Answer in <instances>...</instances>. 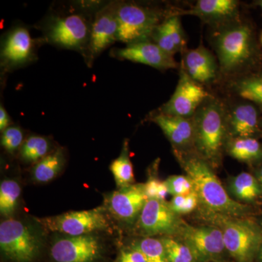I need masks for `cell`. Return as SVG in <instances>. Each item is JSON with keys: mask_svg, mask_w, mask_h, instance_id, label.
Here are the masks:
<instances>
[{"mask_svg": "<svg viewBox=\"0 0 262 262\" xmlns=\"http://www.w3.org/2000/svg\"><path fill=\"white\" fill-rule=\"evenodd\" d=\"M64 162V155L61 149L50 152L33 167V179L39 183L51 182L61 171Z\"/></svg>", "mask_w": 262, "mask_h": 262, "instance_id": "cell-23", "label": "cell"}, {"mask_svg": "<svg viewBox=\"0 0 262 262\" xmlns=\"http://www.w3.org/2000/svg\"><path fill=\"white\" fill-rule=\"evenodd\" d=\"M229 189L237 201L245 203L256 201L262 193L261 184L256 177L246 172L234 177L229 183Z\"/></svg>", "mask_w": 262, "mask_h": 262, "instance_id": "cell-22", "label": "cell"}, {"mask_svg": "<svg viewBox=\"0 0 262 262\" xmlns=\"http://www.w3.org/2000/svg\"><path fill=\"white\" fill-rule=\"evenodd\" d=\"M51 143L43 136H32L24 141L20 146L22 159L28 163H37L49 155Z\"/></svg>", "mask_w": 262, "mask_h": 262, "instance_id": "cell-26", "label": "cell"}, {"mask_svg": "<svg viewBox=\"0 0 262 262\" xmlns=\"http://www.w3.org/2000/svg\"><path fill=\"white\" fill-rule=\"evenodd\" d=\"M118 4L111 3L96 14L91 32V51L97 56L117 39Z\"/></svg>", "mask_w": 262, "mask_h": 262, "instance_id": "cell-15", "label": "cell"}, {"mask_svg": "<svg viewBox=\"0 0 262 262\" xmlns=\"http://www.w3.org/2000/svg\"><path fill=\"white\" fill-rule=\"evenodd\" d=\"M105 208L88 211H71L63 214L38 219L42 227L51 232L68 236L91 234L96 231L105 230L110 227Z\"/></svg>", "mask_w": 262, "mask_h": 262, "instance_id": "cell-7", "label": "cell"}, {"mask_svg": "<svg viewBox=\"0 0 262 262\" xmlns=\"http://www.w3.org/2000/svg\"><path fill=\"white\" fill-rule=\"evenodd\" d=\"M33 51V40L27 29L18 27L5 40L2 56L5 61L18 65L28 61Z\"/></svg>", "mask_w": 262, "mask_h": 262, "instance_id": "cell-20", "label": "cell"}, {"mask_svg": "<svg viewBox=\"0 0 262 262\" xmlns=\"http://www.w3.org/2000/svg\"><path fill=\"white\" fill-rule=\"evenodd\" d=\"M147 200L144 184H134L106 196L105 209L117 220L132 225L137 222Z\"/></svg>", "mask_w": 262, "mask_h": 262, "instance_id": "cell-11", "label": "cell"}, {"mask_svg": "<svg viewBox=\"0 0 262 262\" xmlns=\"http://www.w3.org/2000/svg\"><path fill=\"white\" fill-rule=\"evenodd\" d=\"M237 91L241 97L262 106V76L241 81L237 85Z\"/></svg>", "mask_w": 262, "mask_h": 262, "instance_id": "cell-30", "label": "cell"}, {"mask_svg": "<svg viewBox=\"0 0 262 262\" xmlns=\"http://www.w3.org/2000/svg\"><path fill=\"white\" fill-rule=\"evenodd\" d=\"M222 231L226 250L235 262H253L262 245V228L247 217L201 214Z\"/></svg>", "mask_w": 262, "mask_h": 262, "instance_id": "cell-3", "label": "cell"}, {"mask_svg": "<svg viewBox=\"0 0 262 262\" xmlns=\"http://www.w3.org/2000/svg\"><path fill=\"white\" fill-rule=\"evenodd\" d=\"M145 256L147 262H168L165 248L160 238L144 237L130 245Z\"/></svg>", "mask_w": 262, "mask_h": 262, "instance_id": "cell-28", "label": "cell"}, {"mask_svg": "<svg viewBox=\"0 0 262 262\" xmlns=\"http://www.w3.org/2000/svg\"><path fill=\"white\" fill-rule=\"evenodd\" d=\"M192 121L196 155L211 167L218 165L228 133L225 108L220 101L208 98L196 110Z\"/></svg>", "mask_w": 262, "mask_h": 262, "instance_id": "cell-2", "label": "cell"}, {"mask_svg": "<svg viewBox=\"0 0 262 262\" xmlns=\"http://www.w3.org/2000/svg\"><path fill=\"white\" fill-rule=\"evenodd\" d=\"M184 71L198 83H207L214 80L217 64L214 56L203 45L186 52Z\"/></svg>", "mask_w": 262, "mask_h": 262, "instance_id": "cell-17", "label": "cell"}, {"mask_svg": "<svg viewBox=\"0 0 262 262\" xmlns=\"http://www.w3.org/2000/svg\"><path fill=\"white\" fill-rule=\"evenodd\" d=\"M169 194L173 196L186 195L194 192V184L187 175H173L165 181Z\"/></svg>", "mask_w": 262, "mask_h": 262, "instance_id": "cell-33", "label": "cell"}, {"mask_svg": "<svg viewBox=\"0 0 262 262\" xmlns=\"http://www.w3.org/2000/svg\"><path fill=\"white\" fill-rule=\"evenodd\" d=\"M110 170L113 174L117 187H125L134 184L135 181L134 167L131 163L127 139L124 142L120 156L114 160L110 165Z\"/></svg>", "mask_w": 262, "mask_h": 262, "instance_id": "cell-25", "label": "cell"}, {"mask_svg": "<svg viewBox=\"0 0 262 262\" xmlns=\"http://www.w3.org/2000/svg\"><path fill=\"white\" fill-rule=\"evenodd\" d=\"M115 262H147L145 256L137 248L129 246L123 248L119 253Z\"/></svg>", "mask_w": 262, "mask_h": 262, "instance_id": "cell-35", "label": "cell"}, {"mask_svg": "<svg viewBox=\"0 0 262 262\" xmlns=\"http://www.w3.org/2000/svg\"><path fill=\"white\" fill-rule=\"evenodd\" d=\"M115 56L160 70L175 69L178 66L173 56L164 51L155 42L148 40L127 45L126 47L117 50Z\"/></svg>", "mask_w": 262, "mask_h": 262, "instance_id": "cell-14", "label": "cell"}, {"mask_svg": "<svg viewBox=\"0 0 262 262\" xmlns=\"http://www.w3.org/2000/svg\"><path fill=\"white\" fill-rule=\"evenodd\" d=\"M258 125L257 110L248 103L236 106L227 117V129L232 138L252 137Z\"/></svg>", "mask_w": 262, "mask_h": 262, "instance_id": "cell-21", "label": "cell"}, {"mask_svg": "<svg viewBox=\"0 0 262 262\" xmlns=\"http://www.w3.org/2000/svg\"><path fill=\"white\" fill-rule=\"evenodd\" d=\"M0 248L12 261L31 262L39 253L41 239L29 226L10 219L0 225Z\"/></svg>", "mask_w": 262, "mask_h": 262, "instance_id": "cell-4", "label": "cell"}, {"mask_svg": "<svg viewBox=\"0 0 262 262\" xmlns=\"http://www.w3.org/2000/svg\"><path fill=\"white\" fill-rule=\"evenodd\" d=\"M208 98L209 94L206 89L182 70L175 91L168 102L163 105L161 113L192 118L198 108Z\"/></svg>", "mask_w": 262, "mask_h": 262, "instance_id": "cell-10", "label": "cell"}, {"mask_svg": "<svg viewBox=\"0 0 262 262\" xmlns=\"http://www.w3.org/2000/svg\"><path fill=\"white\" fill-rule=\"evenodd\" d=\"M48 35L55 44L70 49H77L89 39V25L85 18L78 14L56 18L52 20Z\"/></svg>", "mask_w": 262, "mask_h": 262, "instance_id": "cell-13", "label": "cell"}, {"mask_svg": "<svg viewBox=\"0 0 262 262\" xmlns=\"http://www.w3.org/2000/svg\"><path fill=\"white\" fill-rule=\"evenodd\" d=\"M260 5H261V8H262V1L261 2V3H260Z\"/></svg>", "mask_w": 262, "mask_h": 262, "instance_id": "cell-38", "label": "cell"}, {"mask_svg": "<svg viewBox=\"0 0 262 262\" xmlns=\"http://www.w3.org/2000/svg\"><path fill=\"white\" fill-rule=\"evenodd\" d=\"M151 37L155 44L171 56L182 50L185 38L179 15H171L165 19L157 27Z\"/></svg>", "mask_w": 262, "mask_h": 262, "instance_id": "cell-19", "label": "cell"}, {"mask_svg": "<svg viewBox=\"0 0 262 262\" xmlns=\"http://www.w3.org/2000/svg\"><path fill=\"white\" fill-rule=\"evenodd\" d=\"M24 134L18 126H10L3 132L1 138L2 146L8 153H13L22 146Z\"/></svg>", "mask_w": 262, "mask_h": 262, "instance_id": "cell-34", "label": "cell"}, {"mask_svg": "<svg viewBox=\"0 0 262 262\" xmlns=\"http://www.w3.org/2000/svg\"><path fill=\"white\" fill-rule=\"evenodd\" d=\"M154 171L149 175V179L144 184V192L148 199L158 200L165 201V198L169 194L168 187L165 181L160 180L157 176L156 170L158 168V161L154 163Z\"/></svg>", "mask_w": 262, "mask_h": 262, "instance_id": "cell-31", "label": "cell"}, {"mask_svg": "<svg viewBox=\"0 0 262 262\" xmlns=\"http://www.w3.org/2000/svg\"><path fill=\"white\" fill-rule=\"evenodd\" d=\"M215 46L222 70L233 72L251 56V30L247 26L238 24L226 27L217 34Z\"/></svg>", "mask_w": 262, "mask_h": 262, "instance_id": "cell-6", "label": "cell"}, {"mask_svg": "<svg viewBox=\"0 0 262 262\" xmlns=\"http://www.w3.org/2000/svg\"><path fill=\"white\" fill-rule=\"evenodd\" d=\"M177 237L191 250L196 262H226L228 253L218 227L192 226L184 222Z\"/></svg>", "mask_w": 262, "mask_h": 262, "instance_id": "cell-5", "label": "cell"}, {"mask_svg": "<svg viewBox=\"0 0 262 262\" xmlns=\"http://www.w3.org/2000/svg\"><path fill=\"white\" fill-rule=\"evenodd\" d=\"M10 118L8 112L5 110L4 106H0V130L3 133L5 129L10 127Z\"/></svg>", "mask_w": 262, "mask_h": 262, "instance_id": "cell-36", "label": "cell"}, {"mask_svg": "<svg viewBox=\"0 0 262 262\" xmlns=\"http://www.w3.org/2000/svg\"><path fill=\"white\" fill-rule=\"evenodd\" d=\"M166 253L168 262H196L192 251L179 238L160 237Z\"/></svg>", "mask_w": 262, "mask_h": 262, "instance_id": "cell-29", "label": "cell"}, {"mask_svg": "<svg viewBox=\"0 0 262 262\" xmlns=\"http://www.w3.org/2000/svg\"><path fill=\"white\" fill-rule=\"evenodd\" d=\"M229 155L241 162H253L261 158L262 148L256 139L249 138H232L227 145Z\"/></svg>", "mask_w": 262, "mask_h": 262, "instance_id": "cell-24", "label": "cell"}, {"mask_svg": "<svg viewBox=\"0 0 262 262\" xmlns=\"http://www.w3.org/2000/svg\"><path fill=\"white\" fill-rule=\"evenodd\" d=\"M258 259H259L260 262H262V245L261 249H260L259 253H258Z\"/></svg>", "mask_w": 262, "mask_h": 262, "instance_id": "cell-37", "label": "cell"}, {"mask_svg": "<svg viewBox=\"0 0 262 262\" xmlns=\"http://www.w3.org/2000/svg\"><path fill=\"white\" fill-rule=\"evenodd\" d=\"M21 189L16 181L5 179L0 184V213L4 216H10L18 205Z\"/></svg>", "mask_w": 262, "mask_h": 262, "instance_id": "cell-27", "label": "cell"}, {"mask_svg": "<svg viewBox=\"0 0 262 262\" xmlns=\"http://www.w3.org/2000/svg\"><path fill=\"white\" fill-rule=\"evenodd\" d=\"M235 0H199L192 9L181 14L194 15L207 23H220L233 18L238 10Z\"/></svg>", "mask_w": 262, "mask_h": 262, "instance_id": "cell-18", "label": "cell"}, {"mask_svg": "<svg viewBox=\"0 0 262 262\" xmlns=\"http://www.w3.org/2000/svg\"><path fill=\"white\" fill-rule=\"evenodd\" d=\"M170 208L177 214L186 215L192 213L199 206V200L195 191L186 195L173 196L168 203Z\"/></svg>", "mask_w": 262, "mask_h": 262, "instance_id": "cell-32", "label": "cell"}, {"mask_svg": "<svg viewBox=\"0 0 262 262\" xmlns=\"http://www.w3.org/2000/svg\"><path fill=\"white\" fill-rule=\"evenodd\" d=\"M173 145L174 150L187 152L194 144V126L192 118L172 116L160 113L153 118Z\"/></svg>", "mask_w": 262, "mask_h": 262, "instance_id": "cell-16", "label": "cell"}, {"mask_svg": "<svg viewBox=\"0 0 262 262\" xmlns=\"http://www.w3.org/2000/svg\"><path fill=\"white\" fill-rule=\"evenodd\" d=\"M261 42H262V35H261Z\"/></svg>", "mask_w": 262, "mask_h": 262, "instance_id": "cell-39", "label": "cell"}, {"mask_svg": "<svg viewBox=\"0 0 262 262\" xmlns=\"http://www.w3.org/2000/svg\"><path fill=\"white\" fill-rule=\"evenodd\" d=\"M117 20V40L128 45L147 40L160 24L158 13L134 3L118 4Z\"/></svg>", "mask_w": 262, "mask_h": 262, "instance_id": "cell-8", "label": "cell"}, {"mask_svg": "<svg viewBox=\"0 0 262 262\" xmlns=\"http://www.w3.org/2000/svg\"><path fill=\"white\" fill-rule=\"evenodd\" d=\"M179 164L194 184L201 214L246 217L249 208L229 196L212 167L198 155L174 150Z\"/></svg>", "mask_w": 262, "mask_h": 262, "instance_id": "cell-1", "label": "cell"}, {"mask_svg": "<svg viewBox=\"0 0 262 262\" xmlns=\"http://www.w3.org/2000/svg\"><path fill=\"white\" fill-rule=\"evenodd\" d=\"M102 254V246L92 234L68 236L52 246L51 257L56 262H97Z\"/></svg>", "mask_w": 262, "mask_h": 262, "instance_id": "cell-12", "label": "cell"}, {"mask_svg": "<svg viewBox=\"0 0 262 262\" xmlns=\"http://www.w3.org/2000/svg\"><path fill=\"white\" fill-rule=\"evenodd\" d=\"M184 221L171 209L168 203L148 199L136 222V229L144 237H177Z\"/></svg>", "mask_w": 262, "mask_h": 262, "instance_id": "cell-9", "label": "cell"}]
</instances>
